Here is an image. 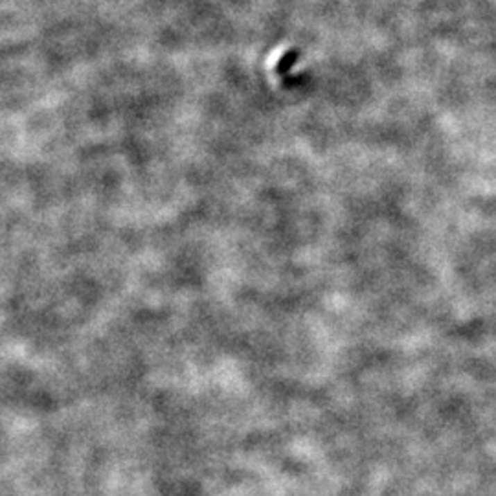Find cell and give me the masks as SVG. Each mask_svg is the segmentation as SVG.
I'll list each match as a JSON object with an SVG mask.
<instances>
[]
</instances>
